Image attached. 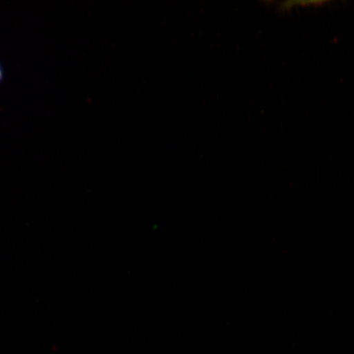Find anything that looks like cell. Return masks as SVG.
<instances>
[{
	"label": "cell",
	"instance_id": "obj_1",
	"mask_svg": "<svg viewBox=\"0 0 354 354\" xmlns=\"http://www.w3.org/2000/svg\"><path fill=\"white\" fill-rule=\"evenodd\" d=\"M326 1H288L281 3L279 8L282 12H290L294 10H304V8H313L322 7L325 4H328Z\"/></svg>",
	"mask_w": 354,
	"mask_h": 354
},
{
	"label": "cell",
	"instance_id": "obj_2",
	"mask_svg": "<svg viewBox=\"0 0 354 354\" xmlns=\"http://www.w3.org/2000/svg\"><path fill=\"white\" fill-rule=\"evenodd\" d=\"M4 80V69L3 66L1 64V62H0V85L3 83Z\"/></svg>",
	"mask_w": 354,
	"mask_h": 354
}]
</instances>
